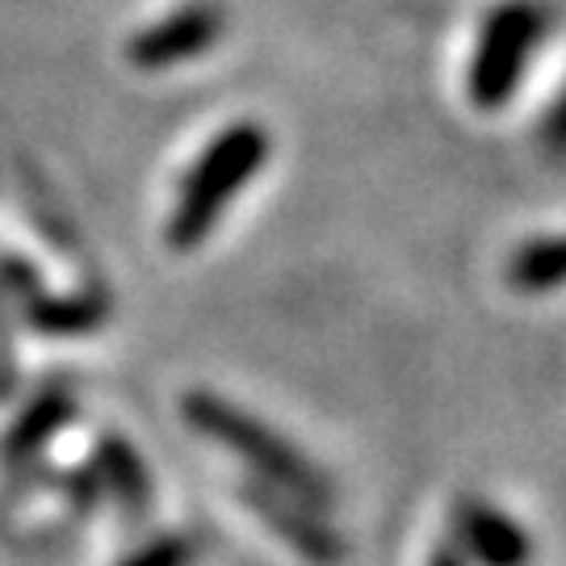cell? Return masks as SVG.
Returning <instances> with one entry per match:
<instances>
[{
  "mask_svg": "<svg viewBox=\"0 0 566 566\" xmlns=\"http://www.w3.org/2000/svg\"><path fill=\"white\" fill-rule=\"evenodd\" d=\"M269 160V130L261 122H235L202 151L193 172L185 177L177 210L168 214V243L172 248H198L235 202L243 185L252 181Z\"/></svg>",
  "mask_w": 566,
  "mask_h": 566,
  "instance_id": "obj_1",
  "label": "cell"
},
{
  "mask_svg": "<svg viewBox=\"0 0 566 566\" xmlns=\"http://www.w3.org/2000/svg\"><path fill=\"white\" fill-rule=\"evenodd\" d=\"M185 416L202 437L219 441L231 453H240L243 462L256 465V474H264L277 491H285V495H294V500H303L311 507L332 504V483L319 474V465L306 462L303 453L285 437H277L264 420L248 416V411H240V407L219 399V395H206V390H193L185 399Z\"/></svg>",
  "mask_w": 566,
  "mask_h": 566,
  "instance_id": "obj_2",
  "label": "cell"
},
{
  "mask_svg": "<svg viewBox=\"0 0 566 566\" xmlns=\"http://www.w3.org/2000/svg\"><path fill=\"white\" fill-rule=\"evenodd\" d=\"M549 13L537 0H507L491 18L483 21V34L470 60V102L479 109H504L516 88L525 81L528 60L537 51V42L546 39Z\"/></svg>",
  "mask_w": 566,
  "mask_h": 566,
  "instance_id": "obj_3",
  "label": "cell"
},
{
  "mask_svg": "<svg viewBox=\"0 0 566 566\" xmlns=\"http://www.w3.org/2000/svg\"><path fill=\"white\" fill-rule=\"evenodd\" d=\"M453 546L465 554V563L479 566H528L533 542L521 521H512L504 507L465 495L453 507Z\"/></svg>",
  "mask_w": 566,
  "mask_h": 566,
  "instance_id": "obj_4",
  "label": "cell"
},
{
  "mask_svg": "<svg viewBox=\"0 0 566 566\" xmlns=\"http://www.w3.org/2000/svg\"><path fill=\"white\" fill-rule=\"evenodd\" d=\"M219 34H223V13L214 4H189V9H177L164 21H156L151 30H143L139 39L130 42V63L143 72H160V67L202 55L206 46L219 42Z\"/></svg>",
  "mask_w": 566,
  "mask_h": 566,
  "instance_id": "obj_5",
  "label": "cell"
},
{
  "mask_svg": "<svg viewBox=\"0 0 566 566\" xmlns=\"http://www.w3.org/2000/svg\"><path fill=\"white\" fill-rule=\"evenodd\" d=\"M243 500L261 512L273 525V533H282L290 546L303 554L311 566H336L344 558L340 537L315 516V507L285 495V491H269V486H248Z\"/></svg>",
  "mask_w": 566,
  "mask_h": 566,
  "instance_id": "obj_6",
  "label": "cell"
},
{
  "mask_svg": "<svg viewBox=\"0 0 566 566\" xmlns=\"http://www.w3.org/2000/svg\"><path fill=\"white\" fill-rule=\"evenodd\" d=\"M507 282L525 294H546L566 285V235H542L512 252L507 261Z\"/></svg>",
  "mask_w": 566,
  "mask_h": 566,
  "instance_id": "obj_7",
  "label": "cell"
},
{
  "mask_svg": "<svg viewBox=\"0 0 566 566\" xmlns=\"http://www.w3.org/2000/svg\"><path fill=\"white\" fill-rule=\"evenodd\" d=\"M193 554H198V546L189 537H160V542L143 546L139 554H130L122 566H189Z\"/></svg>",
  "mask_w": 566,
  "mask_h": 566,
  "instance_id": "obj_8",
  "label": "cell"
},
{
  "mask_svg": "<svg viewBox=\"0 0 566 566\" xmlns=\"http://www.w3.org/2000/svg\"><path fill=\"white\" fill-rule=\"evenodd\" d=\"M63 411H67V403H63V399H51V403L42 399V403L34 407V411H30V420H25V432H21L13 446H18V449H30L34 441H42V437H46V432L55 428V420H60Z\"/></svg>",
  "mask_w": 566,
  "mask_h": 566,
  "instance_id": "obj_9",
  "label": "cell"
},
{
  "mask_svg": "<svg viewBox=\"0 0 566 566\" xmlns=\"http://www.w3.org/2000/svg\"><path fill=\"white\" fill-rule=\"evenodd\" d=\"M542 151L554 156V160H566V93L542 118Z\"/></svg>",
  "mask_w": 566,
  "mask_h": 566,
  "instance_id": "obj_10",
  "label": "cell"
},
{
  "mask_svg": "<svg viewBox=\"0 0 566 566\" xmlns=\"http://www.w3.org/2000/svg\"><path fill=\"white\" fill-rule=\"evenodd\" d=\"M428 566H465V554L453 542H446V546H437L432 549V563Z\"/></svg>",
  "mask_w": 566,
  "mask_h": 566,
  "instance_id": "obj_11",
  "label": "cell"
}]
</instances>
